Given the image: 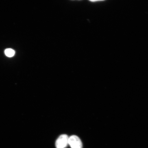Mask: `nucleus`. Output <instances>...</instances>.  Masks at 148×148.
<instances>
[{"label": "nucleus", "instance_id": "2", "mask_svg": "<svg viewBox=\"0 0 148 148\" xmlns=\"http://www.w3.org/2000/svg\"><path fill=\"white\" fill-rule=\"evenodd\" d=\"M68 144L71 148H82V143L78 136L73 135L69 138Z\"/></svg>", "mask_w": 148, "mask_h": 148}, {"label": "nucleus", "instance_id": "3", "mask_svg": "<svg viewBox=\"0 0 148 148\" xmlns=\"http://www.w3.org/2000/svg\"><path fill=\"white\" fill-rule=\"evenodd\" d=\"M5 53L7 56L12 57L14 56L15 54V51L13 49H8L5 50Z\"/></svg>", "mask_w": 148, "mask_h": 148}, {"label": "nucleus", "instance_id": "1", "mask_svg": "<svg viewBox=\"0 0 148 148\" xmlns=\"http://www.w3.org/2000/svg\"><path fill=\"white\" fill-rule=\"evenodd\" d=\"M69 138L67 135H61L56 142V148H65L68 145Z\"/></svg>", "mask_w": 148, "mask_h": 148}]
</instances>
